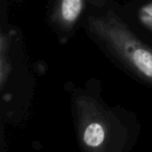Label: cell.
<instances>
[{"label":"cell","mask_w":152,"mask_h":152,"mask_svg":"<svg viewBox=\"0 0 152 152\" xmlns=\"http://www.w3.org/2000/svg\"><path fill=\"white\" fill-rule=\"evenodd\" d=\"M72 114L76 137L83 150L93 152L124 151L130 139L122 117L98 95L74 92Z\"/></svg>","instance_id":"1"},{"label":"cell","mask_w":152,"mask_h":152,"mask_svg":"<svg viewBox=\"0 0 152 152\" xmlns=\"http://www.w3.org/2000/svg\"><path fill=\"white\" fill-rule=\"evenodd\" d=\"M90 36L112 58L142 83L152 87V47L112 10L90 15Z\"/></svg>","instance_id":"2"},{"label":"cell","mask_w":152,"mask_h":152,"mask_svg":"<svg viewBox=\"0 0 152 152\" xmlns=\"http://www.w3.org/2000/svg\"><path fill=\"white\" fill-rule=\"evenodd\" d=\"M87 0H53L50 21L59 31L72 30L85 12Z\"/></svg>","instance_id":"3"},{"label":"cell","mask_w":152,"mask_h":152,"mask_svg":"<svg viewBox=\"0 0 152 152\" xmlns=\"http://www.w3.org/2000/svg\"><path fill=\"white\" fill-rule=\"evenodd\" d=\"M11 37L9 34L1 32L0 36V86L4 89L12 72V61L10 57Z\"/></svg>","instance_id":"4"},{"label":"cell","mask_w":152,"mask_h":152,"mask_svg":"<svg viewBox=\"0 0 152 152\" xmlns=\"http://www.w3.org/2000/svg\"><path fill=\"white\" fill-rule=\"evenodd\" d=\"M139 19L144 26L152 31V2L148 3L140 10Z\"/></svg>","instance_id":"5"}]
</instances>
